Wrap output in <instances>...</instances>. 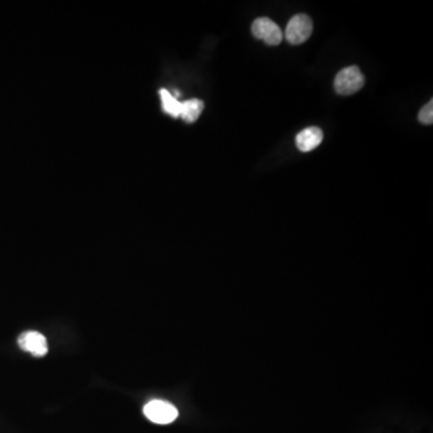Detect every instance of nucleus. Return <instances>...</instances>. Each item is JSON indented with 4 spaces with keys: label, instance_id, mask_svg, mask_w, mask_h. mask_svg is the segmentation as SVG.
<instances>
[{
    "label": "nucleus",
    "instance_id": "1a4fd4ad",
    "mask_svg": "<svg viewBox=\"0 0 433 433\" xmlns=\"http://www.w3.org/2000/svg\"><path fill=\"white\" fill-rule=\"evenodd\" d=\"M419 121L423 124H432L433 123V103L432 100L429 104H426L424 108H421L419 112Z\"/></svg>",
    "mask_w": 433,
    "mask_h": 433
},
{
    "label": "nucleus",
    "instance_id": "0eeeda50",
    "mask_svg": "<svg viewBox=\"0 0 433 433\" xmlns=\"http://www.w3.org/2000/svg\"><path fill=\"white\" fill-rule=\"evenodd\" d=\"M204 108H205V104H204L202 100H200V99H189L184 103H182L180 118H182L186 123H194L201 116Z\"/></svg>",
    "mask_w": 433,
    "mask_h": 433
},
{
    "label": "nucleus",
    "instance_id": "f257e3e1",
    "mask_svg": "<svg viewBox=\"0 0 433 433\" xmlns=\"http://www.w3.org/2000/svg\"><path fill=\"white\" fill-rule=\"evenodd\" d=\"M144 414L154 424L168 425L178 418V410L170 402L163 400L149 401L144 407Z\"/></svg>",
    "mask_w": 433,
    "mask_h": 433
},
{
    "label": "nucleus",
    "instance_id": "20e7f679",
    "mask_svg": "<svg viewBox=\"0 0 433 433\" xmlns=\"http://www.w3.org/2000/svg\"><path fill=\"white\" fill-rule=\"evenodd\" d=\"M252 33L256 39L265 41L270 46H277L283 40V32L278 24L266 17H260L253 22Z\"/></svg>",
    "mask_w": 433,
    "mask_h": 433
},
{
    "label": "nucleus",
    "instance_id": "7ed1b4c3",
    "mask_svg": "<svg viewBox=\"0 0 433 433\" xmlns=\"http://www.w3.org/2000/svg\"><path fill=\"white\" fill-rule=\"evenodd\" d=\"M335 89L340 95H350L363 88L365 77L358 66H348L335 77Z\"/></svg>",
    "mask_w": 433,
    "mask_h": 433
},
{
    "label": "nucleus",
    "instance_id": "f03ea898",
    "mask_svg": "<svg viewBox=\"0 0 433 433\" xmlns=\"http://www.w3.org/2000/svg\"><path fill=\"white\" fill-rule=\"evenodd\" d=\"M312 19L308 15L298 14L289 21L283 37H285L289 44L300 45L307 41L312 35Z\"/></svg>",
    "mask_w": 433,
    "mask_h": 433
},
{
    "label": "nucleus",
    "instance_id": "6e6552de",
    "mask_svg": "<svg viewBox=\"0 0 433 433\" xmlns=\"http://www.w3.org/2000/svg\"><path fill=\"white\" fill-rule=\"evenodd\" d=\"M159 97H160L163 111L173 118H180L182 103L178 100L177 97L165 88L159 89Z\"/></svg>",
    "mask_w": 433,
    "mask_h": 433
},
{
    "label": "nucleus",
    "instance_id": "39448f33",
    "mask_svg": "<svg viewBox=\"0 0 433 433\" xmlns=\"http://www.w3.org/2000/svg\"><path fill=\"white\" fill-rule=\"evenodd\" d=\"M19 345L21 349L28 352L37 358L45 356L48 352L46 337L37 331L23 332L19 337Z\"/></svg>",
    "mask_w": 433,
    "mask_h": 433
},
{
    "label": "nucleus",
    "instance_id": "423d86ee",
    "mask_svg": "<svg viewBox=\"0 0 433 433\" xmlns=\"http://www.w3.org/2000/svg\"><path fill=\"white\" fill-rule=\"evenodd\" d=\"M323 137V131L319 128L311 126L298 133L296 136V146L301 152H309L322 144Z\"/></svg>",
    "mask_w": 433,
    "mask_h": 433
}]
</instances>
